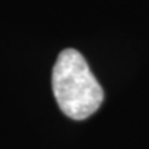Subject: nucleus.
Masks as SVG:
<instances>
[{
    "mask_svg": "<svg viewBox=\"0 0 149 149\" xmlns=\"http://www.w3.org/2000/svg\"><path fill=\"white\" fill-rule=\"evenodd\" d=\"M53 91L59 109L74 120L98 111L104 91L84 57L73 48L61 51L53 68Z\"/></svg>",
    "mask_w": 149,
    "mask_h": 149,
    "instance_id": "nucleus-1",
    "label": "nucleus"
}]
</instances>
